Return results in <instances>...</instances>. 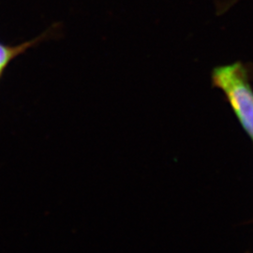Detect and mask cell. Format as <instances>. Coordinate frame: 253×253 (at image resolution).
Masks as SVG:
<instances>
[{
	"instance_id": "obj_2",
	"label": "cell",
	"mask_w": 253,
	"mask_h": 253,
	"mask_svg": "<svg viewBox=\"0 0 253 253\" xmlns=\"http://www.w3.org/2000/svg\"><path fill=\"white\" fill-rule=\"evenodd\" d=\"M58 28L57 26H52L49 27L46 31L40 36L35 39L28 41L26 42H23L21 44L16 46L5 45L0 43V73L3 74V72L15 57H17L20 54H24L29 48L34 47L40 44L42 42L46 41L50 38L54 36L56 29Z\"/></svg>"
},
{
	"instance_id": "obj_3",
	"label": "cell",
	"mask_w": 253,
	"mask_h": 253,
	"mask_svg": "<svg viewBox=\"0 0 253 253\" xmlns=\"http://www.w3.org/2000/svg\"><path fill=\"white\" fill-rule=\"evenodd\" d=\"M1 76H2V73H0V78H1Z\"/></svg>"
},
{
	"instance_id": "obj_1",
	"label": "cell",
	"mask_w": 253,
	"mask_h": 253,
	"mask_svg": "<svg viewBox=\"0 0 253 253\" xmlns=\"http://www.w3.org/2000/svg\"><path fill=\"white\" fill-rule=\"evenodd\" d=\"M213 87L221 91L240 125L253 141V86L252 71L237 61L217 66L211 73Z\"/></svg>"
}]
</instances>
